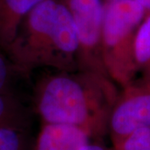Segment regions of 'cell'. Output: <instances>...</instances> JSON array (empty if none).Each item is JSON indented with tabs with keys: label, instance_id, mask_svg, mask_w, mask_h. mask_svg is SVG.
<instances>
[{
	"label": "cell",
	"instance_id": "1",
	"mask_svg": "<svg viewBox=\"0 0 150 150\" xmlns=\"http://www.w3.org/2000/svg\"><path fill=\"white\" fill-rule=\"evenodd\" d=\"M114 83L95 72L57 71L38 83L36 112L43 123L75 126L91 139L101 138L107 134L108 117L119 93Z\"/></svg>",
	"mask_w": 150,
	"mask_h": 150
},
{
	"label": "cell",
	"instance_id": "2",
	"mask_svg": "<svg viewBox=\"0 0 150 150\" xmlns=\"http://www.w3.org/2000/svg\"><path fill=\"white\" fill-rule=\"evenodd\" d=\"M79 43L67 6L43 0L28 13L6 55L22 74L38 68L75 71Z\"/></svg>",
	"mask_w": 150,
	"mask_h": 150
},
{
	"label": "cell",
	"instance_id": "3",
	"mask_svg": "<svg viewBox=\"0 0 150 150\" xmlns=\"http://www.w3.org/2000/svg\"><path fill=\"white\" fill-rule=\"evenodd\" d=\"M147 12L133 0H110L103 5V62L108 77L123 87L134 80L138 73L134 40Z\"/></svg>",
	"mask_w": 150,
	"mask_h": 150
},
{
	"label": "cell",
	"instance_id": "4",
	"mask_svg": "<svg viewBox=\"0 0 150 150\" xmlns=\"http://www.w3.org/2000/svg\"><path fill=\"white\" fill-rule=\"evenodd\" d=\"M74 20L79 43V70L108 76L102 58L103 5L101 0H66Z\"/></svg>",
	"mask_w": 150,
	"mask_h": 150
},
{
	"label": "cell",
	"instance_id": "5",
	"mask_svg": "<svg viewBox=\"0 0 150 150\" xmlns=\"http://www.w3.org/2000/svg\"><path fill=\"white\" fill-rule=\"evenodd\" d=\"M123 88L108 120L112 148L135 131L150 128V80L134 79Z\"/></svg>",
	"mask_w": 150,
	"mask_h": 150
},
{
	"label": "cell",
	"instance_id": "6",
	"mask_svg": "<svg viewBox=\"0 0 150 150\" xmlns=\"http://www.w3.org/2000/svg\"><path fill=\"white\" fill-rule=\"evenodd\" d=\"M90 139V136L78 127L43 123L33 150H79Z\"/></svg>",
	"mask_w": 150,
	"mask_h": 150
},
{
	"label": "cell",
	"instance_id": "7",
	"mask_svg": "<svg viewBox=\"0 0 150 150\" xmlns=\"http://www.w3.org/2000/svg\"><path fill=\"white\" fill-rule=\"evenodd\" d=\"M43 0H0V50L6 54L23 18Z\"/></svg>",
	"mask_w": 150,
	"mask_h": 150
},
{
	"label": "cell",
	"instance_id": "8",
	"mask_svg": "<svg viewBox=\"0 0 150 150\" xmlns=\"http://www.w3.org/2000/svg\"><path fill=\"white\" fill-rule=\"evenodd\" d=\"M134 61L142 79L150 80V11L137 30L134 47Z\"/></svg>",
	"mask_w": 150,
	"mask_h": 150
},
{
	"label": "cell",
	"instance_id": "9",
	"mask_svg": "<svg viewBox=\"0 0 150 150\" xmlns=\"http://www.w3.org/2000/svg\"><path fill=\"white\" fill-rule=\"evenodd\" d=\"M34 139L29 124L0 127V150H33Z\"/></svg>",
	"mask_w": 150,
	"mask_h": 150
},
{
	"label": "cell",
	"instance_id": "10",
	"mask_svg": "<svg viewBox=\"0 0 150 150\" xmlns=\"http://www.w3.org/2000/svg\"><path fill=\"white\" fill-rule=\"evenodd\" d=\"M29 113L15 93H0V127L29 124Z\"/></svg>",
	"mask_w": 150,
	"mask_h": 150
},
{
	"label": "cell",
	"instance_id": "11",
	"mask_svg": "<svg viewBox=\"0 0 150 150\" xmlns=\"http://www.w3.org/2000/svg\"><path fill=\"white\" fill-rule=\"evenodd\" d=\"M22 75L8 56L0 50V93H14L13 83L16 77Z\"/></svg>",
	"mask_w": 150,
	"mask_h": 150
},
{
	"label": "cell",
	"instance_id": "12",
	"mask_svg": "<svg viewBox=\"0 0 150 150\" xmlns=\"http://www.w3.org/2000/svg\"><path fill=\"white\" fill-rule=\"evenodd\" d=\"M113 150H150V128L141 129L129 135Z\"/></svg>",
	"mask_w": 150,
	"mask_h": 150
},
{
	"label": "cell",
	"instance_id": "13",
	"mask_svg": "<svg viewBox=\"0 0 150 150\" xmlns=\"http://www.w3.org/2000/svg\"><path fill=\"white\" fill-rule=\"evenodd\" d=\"M79 150H113V149H108L107 147L99 143H92L89 141L83 147H81Z\"/></svg>",
	"mask_w": 150,
	"mask_h": 150
},
{
	"label": "cell",
	"instance_id": "14",
	"mask_svg": "<svg viewBox=\"0 0 150 150\" xmlns=\"http://www.w3.org/2000/svg\"><path fill=\"white\" fill-rule=\"evenodd\" d=\"M133 1L139 4L147 11H150V0H133Z\"/></svg>",
	"mask_w": 150,
	"mask_h": 150
}]
</instances>
